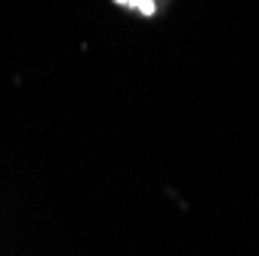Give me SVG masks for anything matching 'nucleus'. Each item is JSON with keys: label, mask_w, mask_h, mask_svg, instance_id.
Returning a JSON list of instances; mask_svg holds the SVG:
<instances>
[{"label": "nucleus", "mask_w": 259, "mask_h": 256, "mask_svg": "<svg viewBox=\"0 0 259 256\" xmlns=\"http://www.w3.org/2000/svg\"><path fill=\"white\" fill-rule=\"evenodd\" d=\"M130 7H139L145 16H151L154 13V0H130Z\"/></svg>", "instance_id": "obj_1"}, {"label": "nucleus", "mask_w": 259, "mask_h": 256, "mask_svg": "<svg viewBox=\"0 0 259 256\" xmlns=\"http://www.w3.org/2000/svg\"><path fill=\"white\" fill-rule=\"evenodd\" d=\"M114 4H126V7H130V0H114Z\"/></svg>", "instance_id": "obj_2"}]
</instances>
